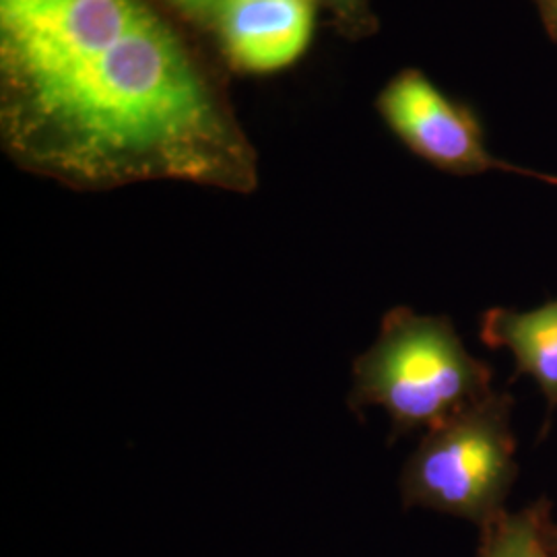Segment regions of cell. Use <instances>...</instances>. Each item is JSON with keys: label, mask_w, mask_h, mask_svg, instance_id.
<instances>
[{"label": "cell", "mask_w": 557, "mask_h": 557, "mask_svg": "<svg viewBox=\"0 0 557 557\" xmlns=\"http://www.w3.org/2000/svg\"><path fill=\"white\" fill-rule=\"evenodd\" d=\"M211 20L234 66L273 73L306 52L314 29V0H218Z\"/></svg>", "instance_id": "5"}, {"label": "cell", "mask_w": 557, "mask_h": 557, "mask_svg": "<svg viewBox=\"0 0 557 557\" xmlns=\"http://www.w3.org/2000/svg\"><path fill=\"white\" fill-rule=\"evenodd\" d=\"M512 395L490 393L425 432L400 475L407 508L465 518L479 529L506 510L518 467Z\"/></svg>", "instance_id": "3"}, {"label": "cell", "mask_w": 557, "mask_h": 557, "mask_svg": "<svg viewBox=\"0 0 557 557\" xmlns=\"http://www.w3.org/2000/svg\"><path fill=\"white\" fill-rule=\"evenodd\" d=\"M0 137L23 170L77 190L259 184L250 140L147 0H0Z\"/></svg>", "instance_id": "1"}, {"label": "cell", "mask_w": 557, "mask_h": 557, "mask_svg": "<svg viewBox=\"0 0 557 557\" xmlns=\"http://www.w3.org/2000/svg\"><path fill=\"white\" fill-rule=\"evenodd\" d=\"M376 108L405 147L442 172L478 176L499 170L557 186V176L496 158L475 112L448 98L418 69H405L388 81L379 94Z\"/></svg>", "instance_id": "4"}, {"label": "cell", "mask_w": 557, "mask_h": 557, "mask_svg": "<svg viewBox=\"0 0 557 557\" xmlns=\"http://www.w3.org/2000/svg\"><path fill=\"white\" fill-rule=\"evenodd\" d=\"M549 518L547 499H537L518 512H499L481 527L478 557H556L545 537Z\"/></svg>", "instance_id": "7"}, {"label": "cell", "mask_w": 557, "mask_h": 557, "mask_svg": "<svg viewBox=\"0 0 557 557\" xmlns=\"http://www.w3.org/2000/svg\"><path fill=\"white\" fill-rule=\"evenodd\" d=\"M545 537H547V543H549V549L554 552V556L557 557V524L549 518V522H547V529H545Z\"/></svg>", "instance_id": "11"}, {"label": "cell", "mask_w": 557, "mask_h": 557, "mask_svg": "<svg viewBox=\"0 0 557 557\" xmlns=\"http://www.w3.org/2000/svg\"><path fill=\"white\" fill-rule=\"evenodd\" d=\"M535 2L549 38L557 41V0H535Z\"/></svg>", "instance_id": "10"}, {"label": "cell", "mask_w": 557, "mask_h": 557, "mask_svg": "<svg viewBox=\"0 0 557 557\" xmlns=\"http://www.w3.org/2000/svg\"><path fill=\"white\" fill-rule=\"evenodd\" d=\"M326 9L333 11L338 25L351 36L372 34L376 23L370 9V0H322Z\"/></svg>", "instance_id": "8"}, {"label": "cell", "mask_w": 557, "mask_h": 557, "mask_svg": "<svg viewBox=\"0 0 557 557\" xmlns=\"http://www.w3.org/2000/svg\"><path fill=\"white\" fill-rule=\"evenodd\" d=\"M481 341L494 349H510L517 374L537 382L549 403L557 407V299L531 312L494 308L481 319Z\"/></svg>", "instance_id": "6"}, {"label": "cell", "mask_w": 557, "mask_h": 557, "mask_svg": "<svg viewBox=\"0 0 557 557\" xmlns=\"http://www.w3.org/2000/svg\"><path fill=\"white\" fill-rule=\"evenodd\" d=\"M490 363L473 358L446 317L398 306L382 319L374 345L354 361L349 409L382 407L393 434L434 430L494 393Z\"/></svg>", "instance_id": "2"}, {"label": "cell", "mask_w": 557, "mask_h": 557, "mask_svg": "<svg viewBox=\"0 0 557 557\" xmlns=\"http://www.w3.org/2000/svg\"><path fill=\"white\" fill-rule=\"evenodd\" d=\"M178 11L188 17H213L218 0H170Z\"/></svg>", "instance_id": "9"}]
</instances>
